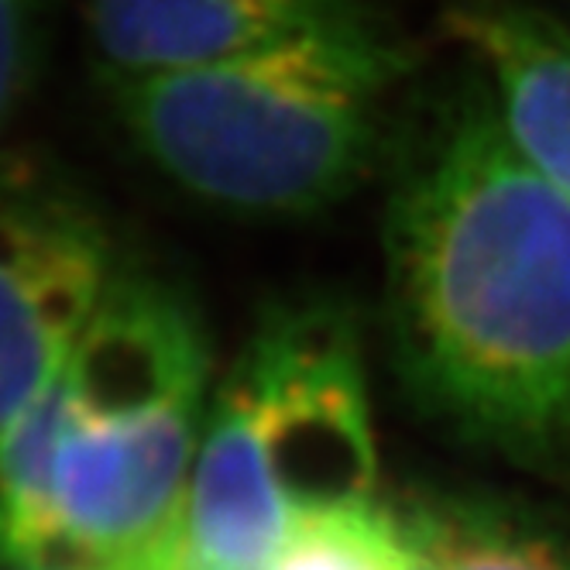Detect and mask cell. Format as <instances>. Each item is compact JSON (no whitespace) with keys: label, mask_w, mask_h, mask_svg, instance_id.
I'll return each instance as SVG.
<instances>
[{"label":"cell","mask_w":570,"mask_h":570,"mask_svg":"<svg viewBox=\"0 0 570 570\" xmlns=\"http://www.w3.org/2000/svg\"><path fill=\"white\" fill-rule=\"evenodd\" d=\"M52 389L59 567L169 570L214 399L199 313L117 268Z\"/></svg>","instance_id":"277c9868"},{"label":"cell","mask_w":570,"mask_h":570,"mask_svg":"<svg viewBox=\"0 0 570 570\" xmlns=\"http://www.w3.org/2000/svg\"><path fill=\"white\" fill-rule=\"evenodd\" d=\"M446 28L488 76L512 148L570 199V31L515 4H461Z\"/></svg>","instance_id":"52a82bcc"},{"label":"cell","mask_w":570,"mask_h":570,"mask_svg":"<svg viewBox=\"0 0 570 570\" xmlns=\"http://www.w3.org/2000/svg\"><path fill=\"white\" fill-rule=\"evenodd\" d=\"M52 570H79V567H52Z\"/></svg>","instance_id":"8fae6325"},{"label":"cell","mask_w":570,"mask_h":570,"mask_svg":"<svg viewBox=\"0 0 570 570\" xmlns=\"http://www.w3.org/2000/svg\"><path fill=\"white\" fill-rule=\"evenodd\" d=\"M117 272L87 203L0 183V443L87 331Z\"/></svg>","instance_id":"5b68a950"},{"label":"cell","mask_w":570,"mask_h":570,"mask_svg":"<svg viewBox=\"0 0 570 570\" xmlns=\"http://www.w3.org/2000/svg\"><path fill=\"white\" fill-rule=\"evenodd\" d=\"M268 570H416L395 509L361 502L306 522Z\"/></svg>","instance_id":"9c48e42d"},{"label":"cell","mask_w":570,"mask_h":570,"mask_svg":"<svg viewBox=\"0 0 570 570\" xmlns=\"http://www.w3.org/2000/svg\"><path fill=\"white\" fill-rule=\"evenodd\" d=\"M46 0H0V138L14 120L42 38Z\"/></svg>","instance_id":"30bf717a"},{"label":"cell","mask_w":570,"mask_h":570,"mask_svg":"<svg viewBox=\"0 0 570 570\" xmlns=\"http://www.w3.org/2000/svg\"><path fill=\"white\" fill-rule=\"evenodd\" d=\"M379 443L351 316L265 313L214 385L169 570H268L320 515L375 499Z\"/></svg>","instance_id":"3957f363"},{"label":"cell","mask_w":570,"mask_h":570,"mask_svg":"<svg viewBox=\"0 0 570 570\" xmlns=\"http://www.w3.org/2000/svg\"><path fill=\"white\" fill-rule=\"evenodd\" d=\"M402 379L461 436L570 468V199L468 97L416 151L385 220Z\"/></svg>","instance_id":"6da1fadb"},{"label":"cell","mask_w":570,"mask_h":570,"mask_svg":"<svg viewBox=\"0 0 570 570\" xmlns=\"http://www.w3.org/2000/svg\"><path fill=\"white\" fill-rule=\"evenodd\" d=\"M357 21H368L361 0H87V42L104 87Z\"/></svg>","instance_id":"8992f818"},{"label":"cell","mask_w":570,"mask_h":570,"mask_svg":"<svg viewBox=\"0 0 570 570\" xmlns=\"http://www.w3.org/2000/svg\"><path fill=\"white\" fill-rule=\"evenodd\" d=\"M402 56L372 21L107 87L117 120L186 196L244 217H306L372 169Z\"/></svg>","instance_id":"7a4b0ae2"},{"label":"cell","mask_w":570,"mask_h":570,"mask_svg":"<svg viewBox=\"0 0 570 570\" xmlns=\"http://www.w3.org/2000/svg\"><path fill=\"white\" fill-rule=\"evenodd\" d=\"M416 570H570V547L505 505L423 499L395 509Z\"/></svg>","instance_id":"ba28073f"}]
</instances>
